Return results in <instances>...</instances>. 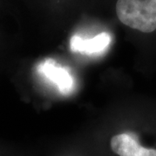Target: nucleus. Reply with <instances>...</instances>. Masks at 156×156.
<instances>
[{
	"mask_svg": "<svg viewBox=\"0 0 156 156\" xmlns=\"http://www.w3.org/2000/svg\"><path fill=\"white\" fill-rule=\"evenodd\" d=\"M115 11L128 28L144 34L156 31V0H117Z\"/></svg>",
	"mask_w": 156,
	"mask_h": 156,
	"instance_id": "nucleus-1",
	"label": "nucleus"
},
{
	"mask_svg": "<svg viewBox=\"0 0 156 156\" xmlns=\"http://www.w3.org/2000/svg\"><path fill=\"white\" fill-rule=\"evenodd\" d=\"M110 147L119 156H156V149L142 147L134 136L127 133L113 136Z\"/></svg>",
	"mask_w": 156,
	"mask_h": 156,
	"instance_id": "nucleus-2",
	"label": "nucleus"
},
{
	"mask_svg": "<svg viewBox=\"0 0 156 156\" xmlns=\"http://www.w3.org/2000/svg\"><path fill=\"white\" fill-rule=\"evenodd\" d=\"M39 72L55 84L60 92L68 95L74 89V80L65 69L56 66L54 60H46L39 66Z\"/></svg>",
	"mask_w": 156,
	"mask_h": 156,
	"instance_id": "nucleus-3",
	"label": "nucleus"
},
{
	"mask_svg": "<svg viewBox=\"0 0 156 156\" xmlns=\"http://www.w3.org/2000/svg\"><path fill=\"white\" fill-rule=\"evenodd\" d=\"M111 42L109 34L103 32L93 38L84 39L74 36L70 40V48L74 52H80L83 55H100L108 49Z\"/></svg>",
	"mask_w": 156,
	"mask_h": 156,
	"instance_id": "nucleus-4",
	"label": "nucleus"
}]
</instances>
